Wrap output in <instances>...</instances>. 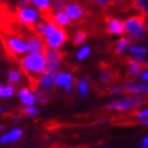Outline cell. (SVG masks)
<instances>
[{"mask_svg":"<svg viewBox=\"0 0 148 148\" xmlns=\"http://www.w3.org/2000/svg\"><path fill=\"white\" fill-rule=\"evenodd\" d=\"M122 90L129 94H138V93H148V84L142 83H135V82H128L122 88Z\"/></svg>","mask_w":148,"mask_h":148,"instance_id":"cell-13","label":"cell"},{"mask_svg":"<svg viewBox=\"0 0 148 148\" xmlns=\"http://www.w3.org/2000/svg\"><path fill=\"white\" fill-rule=\"evenodd\" d=\"M142 123H143V124H148V118H146V119H143V121H142Z\"/></svg>","mask_w":148,"mask_h":148,"instance_id":"cell-39","label":"cell"},{"mask_svg":"<svg viewBox=\"0 0 148 148\" xmlns=\"http://www.w3.org/2000/svg\"><path fill=\"white\" fill-rule=\"evenodd\" d=\"M135 10L140 11L146 17H148V0H134Z\"/></svg>","mask_w":148,"mask_h":148,"instance_id":"cell-20","label":"cell"},{"mask_svg":"<svg viewBox=\"0 0 148 148\" xmlns=\"http://www.w3.org/2000/svg\"><path fill=\"white\" fill-rule=\"evenodd\" d=\"M141 148H148V136L143 140V145L141 146Z\"/></svg>","mask_w":148,"mask_h":148,"instance_id":"cell-37","label":"cell"},{"mask_svg":"<svg viewBox=\"0 0 148 148\" xmlns=\"http://www.w3.org/2000/svg\"><path fill=\"white\" fill-rule=\"evenodd\" d=\"M72 82V75L68 72H60V73H57V76L54 78V83L57 86H68Z\"/></svg>","mask_w":148,"mask_h":148,"instance_id":"cell-17","label":"cell"},{"mask_svg":"<svg viewBox=\"0 0 148 148\" xmlns=\"http://www.w3.org/2000/svg\"><path fill=\"white\" fill-rule=\"evenodd\" d=\"M1 129H4V127H3V125H0V130H1Z\"/></svg>","mask_w":148,"mask_h":148,"instance_id":"cell-41","label":"cell"},{"mask_svg":"<svg viewBox=\"0 0 148 148\" xmlns=\"http://www.w3.org/2000/svg\"><path fill=\"white\" fill-rule=\"evenodd\" d=\"M57 73H58V70H47L46 69L43 71V73L40 76V81H39V83L41 84L43 89H49L52 87Z\"/></svg>","mask_w":148,"mask_h":148,"instance_id":"cell-12","label":"cell"},{"mask_svg":"<svg viewBox=\"0 0 148 148\" xmlns=\"http://www.w3.org/2000/svg\"><path fill=\"white\" fill-rule=\"evenodd\" d=\"M135 117L137 118V119H146V118H148V108L141 111V112H137L135 114Z\"/></svg>","mask_w":148,"mask_h":148,"instance_id":"cell-33","label":"cell"},{"mask_svg":"<svg viewBox=\"0 0 148 148\" xmlns=\"http://www.w3.org/2000/svg\"><path fill=\"white\" fill-rule=\"evenodd\" d=\"M68 39H69V35L66 33V30L63 27L59 25L51 33V35H48L45 39V42L51 48H59L68 41Z\"/></svg>","mask_w":148,"mask_h":148,"instance_id":"cell-9","label":"cell"},{"mask_svg":"<svg viewBox=\"0 0 148 148\" xmlns=\"http://www.w3.org/2000/svg\"><path fill=\"white\" fill-rule=\"evenodd\" d=\"M97 3H98V0H86V4H87L88 6H89L92 10L94 9V7H98Z\"/></svg>","mask_w":148,"mask_h":148,"instance_id":"cell-34","label":"cell"},{"mask_svg":"<svg viewBox=\"0 0 148 148\" xmlns=\"http://www.w3.org/2000/svg\"><path fill=\"white\" fill-rule=\"evenodd\" d=\"M146 102V100L141 97H129V98H125L122 100H117L108 103L106 106L107 110H117V111H127V110H134L140 106H142L143 103Z\"/></svg>","mask_w":148,"mask_h":148,"instance_id":"cell-6","label":"cell"},{"mask_svg":"<svg viewBox=\"0 0 148 148\" xmlns=\"http://www.w3.org/2000/svg\"><path fill=\"white\" fill-rule=\"evenodd\" d=\"M65 90H66V92H71V90H72V86H71V84L65 86Z\"/></svg>","mask_w":148,"mask_h":148,"instance_id":"cell-38","label":"cell"},{"mask_svg":"<svg viewBox=\"0 0 148 148\" xmlns=\"http://www.w3.org/2000/svg\"><path fill=\"white\" fill-rule=\"evenodd\" d=\"M145 14H134L124 22V28L131 38L136 40H141L145 38Z\"/></svg>","mask_w":148,"mask_h":148,"instance_id":"cell-5","label":"cell"},{"mask_svg":"<svg viewBox=\"0 0 148 148\" xmlns=\"http://www.w3.org/2000/svg\"><path fill=\"white\" fill-rule=\"evenodd\" d=\"M22 131L21 129H13L11 132H9V140L11 142H16V141H18V140L21 138V136H22Z\"/></svg>","mask_w":148,"mask_h":148,"instance_id":"cell-26","label":"cell"},{"mask_svg":"<svg viewBox=\"0 0 148 148\" xmlns=\"http://www.w3.org/2000/svg\"><path fill=\"white\" fill-rule=\"evenodd\" d=\"M102 22L105 24V30L107 34L111 35H122L125 32L124 22L114 16H111L103 12L102 14Z\"/></svg>","mask_w":148,"mask_h":148,"instance_id":"cell-7","label":"cell"},{"mask_svg":"<svg viewBox=\"0 0 148 148\" xmlns=\"http://www.w3.org/2000/svg\"><path fill=\"white\" fill-rule=\"evenodd\" d=\"M89 54H90V48L89 47H83V48H81L78 51L77 59H78V60H83V59H86Z\"/></svg>","mask_w":148,"mask_h":148,"instance_id":"cell-29","label":"cell"},{"mask_svg":"<svg viewBox=\"0 0 148 148\" xmlns=\"http://www.w3.org/2000/svg\"><path fill=\"white\" fill-rule=\"evenodd\" d=\"M66 4H68V0H52L51 7L53 11L59 12V11H64Z\"/></svg>","mask_w":148,"mask_h":148,"instance_id":"cell-21","label":"cell"},{"mask_svg":"<svg viewBox=\"0 0 148 148\" xmlns=\"http://www.w3.org/2000/svg\"><path fill=\"white\" fill-rule=\"evenodd\" d=\"M54 18H56V22L60 25V27H66V25H72L70 18L68 17V14L63 11H59L54 14Z\"/></svg>","mask_w":148,"mask_h":148,"instance_id":"cell-18","label":"cell"},{"mask_svg":"<svg viewBox=\"0 0 148 148\" xmlns=\"http://www.w3.org/2000/svg\"><path fill=\"white\" fill-rule=\"evenodd\" d=\"M35 99L38 100L39 103H41V105H45V103H47L48 101V94L45 92V90H36V95H35Z\"/></svg>","mask_w":148,"mask_h":148,"instance_id":"cell-23","label":"cell"},{"mask_svg":"<svg viewBox=\"0 0 148 148\" xmlns=\"http://www.w3.org/2000/svg\"><path fill=\"white\" fill-rule=\"evenodd\" d=\"M131 42H132L131 36H123V38H122L119 41H117V42L114 43L113 52H114L116 54H121V53H123L124 49L127 48Z\"/></svg>","mask_w":148,"mask_h":148,"instance_id":"cell-14","label":"cell"},{"mask_svg":"<svg viewBox=\"0 0 148 148\" xmlns=\"http://www.w3.org/2000/svg\"><path fill=\"white\" fill-rule=\"evenodd\" d=\"M32 3L36 7H39V10H43V9H48V7H51L49 0H32Z\"/></svg>","mask_w":148,"mask_h":148,"instance_id":"cell-27","label":"cell"},{"mask_svg":"<svg viewBox=\"0 0 148 148\" xmlns=\"http://www.w3.org/2000/svg\"><path fill=\"white\" fill-rule=\"evenodd\" d=\"M9 141H10V140H9V134L1 136V138H0V143H7Z\"/></svg>","mask_w":148,"mask_h":148,"instance_id":"cell-36","label":"cell"},{"mask_svg":"<svg viewBox=\"0 0 148 148\" xmlns=\"http://www.w3.org/2000/svg\"><path fill=\"white\" fill-rule=\"evenodd\" d=\"M21 68L30 81V86L36 89L40 76L46 70V58L43 53H30L21 59Z\"/></svg>","mask_w":148,"mask_h":148,"instance_id":"cell-1","label":"cell"},{"mask_svg":"<svg viewBox=\"0 0 148 148\" xmlns=\"http://www.w3.org/2000/svg\"><path fill=\"white\" fill-rule=\"evenodd\" d=\"M1 87H3V84H1V83H0V88H1Z\"/></svg>","mask_w":148,"mask_h":148,"instance_id":"cell-42","label":"cell"},{"mask_svg":"<svg viewBox=\"0 0 148 148\" xmlns=\"http://www.w3.org/2000/svg\"><path fill=\"white\" fill-rule=\"evenodd\" d=\"M77 86H78L81 97H83V98L87 97V95H88V86H89V81H88L87 78H83V79L79 81Z\"/></svg>","mask_w":148,"mask_h":148,"instance_id":"cell-22","label":"cell"},{"mask_svg":"<svg viewBox=\"0 0 148 148\" xmlns=\"http://www.w3.org/2000/svg\"><path fill=\"white\" fill-rule=\"evenodd\" d=\"M22 112H23L24 114H27V116H35V114L39 113V108L35 107L34 105H29L24 108H22Z\"/></svg>","mask_w":148,"mask_h":148,"instance_id":"cell-28","label":"cell"},{"mask_svg":"<svg viewBox=\"0 0 148 148\" xmlns=\"http://www.w3.org/2000/svg\"><path fill=\"white\" fill-rule=\"evenodd\" d=\"M14 93V87L12 86H6L0 88V97L1 98H10Z\"/></svg>","mask_w":148,"mask_h":148,"instance_id":"cell-24","label":"cell"},{"mask_svg":"<svg viewBox=\"0 0 148 148\" xmlns=\"http://www.w3.org/2000/svg\"><path fill=\"white\" fill-rule=\"evenodd\" d=\"M127 62L129 64V73H130L131 76L137 77L140 75V72H141V70H142L141 62L136 60V59H131V58H128Z\"/></svg>","mask_w":148,"mask_h":148,"instance_id":"cell-16","label":"cell"},{"mask_svg":"<svg viewBox=\"0 0 148 148\" xmlns=\"http://www.w3.org/2000/svg\"><path fill=\"white\" fill-rule=\"evenodd\" d=\"M43 56L46 58V69L47 70H58L63 58L65 57V53L58 51V48H51L46 46L43 51Z\"/></svg>","mask_w":148,"mask_h":148,"instance_id":"cell-8","label":"cell"},{"mask_svg":"<svg viewBox=\"0 0 148 148\" xmlns=\"http://www.w3.org/2000/svg\"><path fill=\"white\" fill-rule=\"evenodd\" d=\"M140 77H141L143 81H146V82H148V70L146 69V70H143L142 72H140V75H138Z\"/></svg>","mask_w":148,"mask_h":148,"instance_id":"cell-35","label":"cell"},{"mask_svg":"<svg viewBox=\"0 0 148 148\" xmlns=\"http://www.w3.org/2000/svg\"><path fill=\"white\" fill-rule=\"evenodd\" d=\"M102 148H107V147H102Z\"/></svg>","mask_w":148,"mask_h":148,"instance_id":"cell-43","label":"cell"},{"mask_svg":"<svg viewBox=\"0 0 148 148\" xmlns=\"http://www.w3.org/2000/svg\"><path fill=\"white\" fill-rule=\"evenodd\" d=\"M19 98L22 100V102L24 105H34V102L36 101L35 99V95L28 89V88H21L19 90Z\"/></svg>","mask_w":148,"mask_h":148,"instance_id":"cell-15","label":"cell"},{"mask_svg":"<svg viewBox=\"0 0 148 148\" xmlns=\"http://www.w3.org/2000/svg\"><path fill=\"white\" fill-rule=\"evenodd\" d=\"M64 11L70 21L76 22L78 24H84L92 18V9L86 3H81L79 0H68Z\"/></svg>","mask_w":148,"mask_h":148,"instance_id":"cell-3","label":"cell"},{"mask_svg":"<svg viewBox=\"0 0 148 148\" xmlns=\"http://www.w3.org/2000/svg\"><path fill=\"white\" fill-rule=\"evenodd\" d=\"M9 82L10 83H17L21 81V72L18 70H10L9 72Z\"/></svg>","mask_w":148,"mask_h":148,"instance_id":"cell-25","label":"cell"},{"mask_svg":"<svg viewBox=\"0 0 148 148\" xmlns=\"http://www.w3.org/2000/svg\"><path fill=\"white\" fill-rule=\"evenodd\" d=\"M0 42L4 47L5 53L12 60H16L18 56H22L25 52H28L27 42L22 36L0 34Z\"/></svg>","mask_w":148,"mask_h":148,"instance_id":"cell-2","label":"cell"},{"mask_svg":"<svg viewBox=\"0 0 148 148\" xmlns=\"http://www.w3.org/2000/svg\"><path fill=\"white\" fill-rule=\"evenodd\" d=\"M110 1H111V0H98L97 5H98V7H100V9L105 12V10H106V7H107Z\"/></svg>","mask_w":148,"mask_h":148,"instance_id":"cell-32","label":"cell"},{"mask_svg":"<svg viewBox=\"0 0 148 148\" xmlns=\"http://www.w3.org/2000/svg\"><path fill=\"white\" fill-rule=\"evenodd\" d=\"M129 52L132 54H145L147 52V48L142 47V46H132V47H130Z\"/></svg>","mask_w":148,"mask_h":148,"instance_id":"cell-30","label":"cell"},{"mask_svg":"<svg viewBox=\"0 0 148 148\" xmlns=\"http://www.w3.org/2000/svg\"><path fill=\"white\" fill-rule=\"evenodd\" d=\"M3 111H4V108H3L1 106H0V113H1V112H3Z\"/></svg>","mask_w":148,"mask_h":148,"instance_id":"cell-40","label":"cell"},{"mask_svg":"<svg viewBox=\"0 0 148 148\" xmlns=\"http://www.w3.org/2000/svg\"><path fill=\"white\" fill-rule=\"evenodd\" d=\"M14 13H16V18L18 21V23L21 25H23L29 33H34L35 24L39 18L38 12L34 9H32L30 6H27V7L17 6L14 9Z\"/></svg>","mask_w":148,"mask_h":148,"instance_id":"cell-4","label":"cell"},{"mask_svg":"<svg viewBox=\"0 0 148 148\" xmlns=\"http://www.w3.org/2000/svg\"><path fill=\"white\" fill-rule=\"evenodd\" d=\"M135 10L134 0H111L108 3L105 12H114V13H130Z\"/></svg>","mask_w":148,"mask_h":148,"instance_id":"cell-10","label":"cell"},{"mask_svg":"<svg viewBox=\"0 0 148 148\" xmlns=\"http://www.w3.org/2000/svg\"><path fill=\"white\" fill-rule=\"evenodd\" d=\"M25 42H27L28 52H30V53H43V51H45L47 46L45 40L40 38L39 35L33 34V33H30L27 36Z\"/></svg>","mask_w":148,"mask_h":148,"instance_id":"cell-11","label":"cell"},{"mask_svg":"<svg viewBox=\"0 0 148 148\" xmlns=\"http://www.w3.org/2000/svg\"><path fill=\"white\" fill-rule=\"evenodd\" d=\"M147 30H148V27H147Z\"/></svg>","mask_w":148,"mask_h":148,"instance_id":"cell-44","label":"cell"},{"mask_svg":"<svg viewBox=\"0 0 148 148\" xmlns=\"http://www.w3.org/2000/svg\"><path fill=\"white\" fill-rule=\"evenodd\" d=\"M100 78L103 82H108V81H111V78H112V75H111V72L108 70H103L100 73Z\"/></svg>","mask_w":148,"mask_h":148,"instance_id":"cell-31","label":"cell"},{"mask_svg":"<svg viewBox=\"0 0 148 148\" xmlns=\"http://www.w3.org/2000/svg\"><path fill=\"white\" fill-rule=\"evenodd\" d=\"M88 38V32L86 29H78L76 32L75 36H73V45L75 46H78L81 43H83Z\"/></svg>","mask_w":148,"mask_h":148,"instance_id":"cell-19","label":"cell"}]
</instances>
